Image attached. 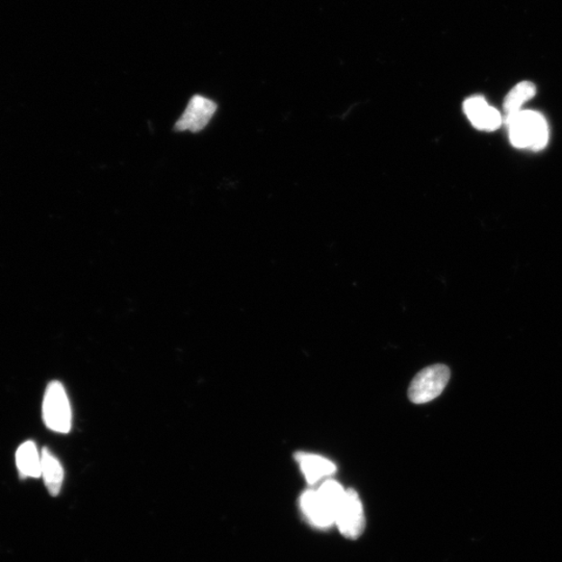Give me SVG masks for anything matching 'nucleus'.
I'll list each match as a JSON object with an SVG mask.
<instances>
[{
  "instance_id": "1",
  "label": "nucleus",
  "mask_w": 562,
  "mask_h": 562,
  "mask_svg": "<svg viewBox=\"0 0 562 562\" xmlns=\"http://www.w3.org/2000/svg\"><path fill=\"white\" fill-rule=\"evenodd\" d=\"M506 124L510 127V138L514 147L539 152L549 140L547 121L538 112L520 111L507 115Z\"/></svg>"
},
{
  "instance_id": "2",
  "label": "nucleus",
  "mask_w": 562,
  "mask_h": 562,
  "mask_svg": "<svg viewBox=\"0 0 562 562\" xmlns=\"http://www.w3.org/2000/svg\"><path fill=\"white\" fill-rule=\"evenodd\" d=\"M43 421L47 428L59 433H68L71 429L72 412L69 399L64 385L53 381L45 392L42 405Z\"/></svg>"
},
{
  "instance_id": "3",
  "label": "nucleus",
  "mask_w": 562,
  "mask_h": 562,
  "mask_svg": "<svg viewBox=\"0 0 562 562\" xmlns=\"http://www.w3.org/2000/svg\"><path fill=\"white\" fill-rule=\"evenodd\" d=\"M450 375V369L442 364H433L419 371L410 382V401L415 404L435 401L448 384Z\"/></svg>"
},
{
  "instance_id": "4",
  "label": "nucleus",
  "mask_w": 562,
  "mask_h": 562,
  "mask_svg": "<svg viewBox=\"0 0 562 562\" xmlns=\"http://www.w3.org/2000/svg\"><path fill=\"white\" fill-rule=\"evenodd\" d=\"M336 524L346 539H355L362 536L365 526L364 506L355 490L346 491V495L336 513Z\"/></svg>"
},
{
  "instance_id": "5",
  "label": "nucleus",
  "mask_w": 562,
  "mask_h": 562,
  "mask_svg": "<svg viewBox=\"0 0 562 562\" xmlns=\"http://www.w3.org/2000/svg\"><path fill=\"white\" fill-rule=\"evenodd\" d=\"M216 111L217 104L215 101L200 97V95H195L189 99L185 112L176 122L175 131L198 133L208 124Z\"/></svg>"
},
{
  "instance_id": "6",
  "label": "nucleus",
  "mask_w": 562,
  "mask_h": 562,
  "mask_svg": "<svg viewBox=\"0 0 562 562\" xmlns=\"http://www.w3.org/2000/svg\"><path fill=\"white\" fill-rule=\"evenodd\" d=\"M464 111L474 127L480 131L493 132L502 124V117L495 107L489 106L483 97L466 99Z\"/></svg>"
},
{
  "instance_id": "7",
  "label": "nucleus",
  "mask_w": 562,
  "mask_h": 562,
  "mask_svg": "<svg viewBox=\"0 0 562 562\" xmlns=\"http://www.w3.org/2000/svg\"><path fill=\"white\" fill-rule=\"evenodd\" d=\"M300 507L304 517L311 526L327 530L336 524V514L317 491L309 490L300 497Z\"/></svg>"
},
{
  "instance_id": "8",
  "label": "nucleus",
  "mask_w": 562,
  "mask_h": 562,
  "mask_svg": "<svg viewBox=\"0 0 562 562\" xmlns=\"http://www.w3.org/2000/svg\"><path fill=\"white\" fill-rule=\"evenodd\" d=\"M295 458L300 465L304 477L309 484L313 485L321 479L334 475L336 466L329 459L309 453H296Z\"/></svg>"
},
{
  "instance_id": "9",
  "label": "nucleus",
  "mask_w": 562,
  "mask_h": 562,
  "mask_svg": "<svg viewBox=\"0 0 562 562\" xmlns=\"http://www.w3.org/2000/svg\"><path fill=\"white\" fill-rule=\"evenodd\" d=\"M41 476L44 479L47 491L51 495H59L64 482V470L60 460L52 455L49 448L41 452Z\"/></svg>"
},
{
  "instance_id": "10",
  "label": "nucleus",
  "mask_w": 562,
  "mask_h": 562,
  "mask_svg": "<svg viewBox=\"0 0 562 562\" xmlns=\"http://www.w3.org/2000/svg\"><path fill=\"white\" fill-rule=\"evenodd\" d=\"M16 465L20 475L23 478L41 477V455L32 441H27L19 447L16 452Z\"/></svg>"
},
{
  "instance_id": "11",
  "label": "nucleus",
  "mask_w": 562,
  "mask_h": 562,
  "mask_svg": "<svg viewBox=\"0 0 562 562\" xmlns=\"http://www.w3.org/2000/svg\"><path fill=\"white\" fill-rule=\"evenodd\" d=\"M537 94V87L531 81L524 80L522 83L513 87L511 91L507 94L504 100V110L507 115L521 111V107L526 101L531 99Z\"/></svg>"
}]
</instances>
